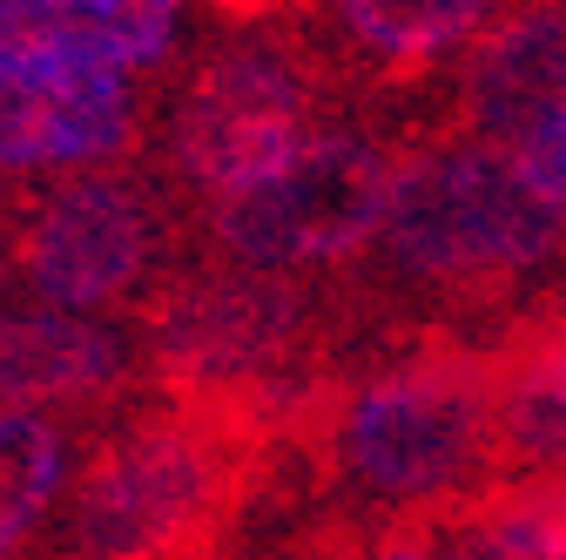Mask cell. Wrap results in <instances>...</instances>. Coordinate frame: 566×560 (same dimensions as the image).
<instances>
[{"label": "cell", "mask_w": 566, "mask_h": 560, "mask_svg": "<svg viewBox=\"0 0 566 560\" xmlns=\"http://www.w3.org/2000/svg\"><path fill=\"white\" fill-rule=\"evenodd\" d=\"M256 405H169L115 433L75 494V560H196L237 500Z\"/></svg>", "instance_id": "cell-1"}, {"label": "cell", "mask_w": 566, "mask_h": 560, "mask_svg": "<svg viewBox=\"0 0 566 560\" xmlns=\"http://www.w3.org/2000/svg\"><path fill=\"white\" fill-rule=\"evenodd\" d=\"M331 453L365 494L391 507H459L465 486L500 453L492 426V359L418 352L344 398Z\"/></svg>", "instance_id": "cell-2"}, {"label": "cell", "mask_w": 566, "mask_h": 560, "mask_svg": "<svg viewBox=\"0 0 566 560\" xmlns=\"http://www.w3.org/2000/svg\"><path fill=\"white\" fill-rule=\"evenodd\" d=\"M378 243L411 277H506L566 243V209L492 143H446L391 169Z\"/></svg>", "instance_id": "cell-3"}, {"label": "cell", "mask_w": 566, "mask_h": 560, "mask_svg": "<svg viewBox=\"0 0 566 560\" xmlns=\"http://www.w3.org/2000/svg\"><path fill=\"white\" fill-rule=\"evenodd\" d=\"M391 203V163L358 135H304L270 176L250 189L209 203L217 209V243L243 270H297V263H337L365 250L385 230Z\"/></svg>", "instance_id": "cell-4"}, {"label": "cell", "mask_w": 566, "mask_h": 560, "mask_svg": "<svg viewBox=\"0 0 566 560\" xmlns=\"http://www.w3.org/2000/svg\"><path fill=\"white\" fill-rule=\"evenodd\" d=\"M304 304L263 270H223L176 284L149 324L163 385L182 405H256L263 372L291 352Z\"/></svg>", "instance_id": "cell-5"}, {"label": "cell", "mask_w": 566, "mask_h": 560, "mask_svg": "<svg viewBox=\"0 0 566 560\" xmlns=\"http://www.w3.org/2000/svg\"><path fill=\"white\" fill-rule=\"evenodd\" d=\"M304 115H311V89L291 54L230 48L202 68L176 108V163L209 203H223L304 143L311 135Z\"/></svg>", "instance_id": "cell-6"}, {"label": "cell", "mask_w": 566, "mask_h": 560, "mask_svg": "<svg viewBox=\"0 0 566 560\" xmlns=\"http://www.w3.org/2000/svg\"><path fill=\"white\" fill-rule=\"evenodd\" d=\"M149 203H142L128 183L108 176H75L48 196V209L34 217L21 263H28V284L41 291V304L54 311H95L115 304L142 270H149Z\"/></svg>", "instance_id": "cell-7"}, {"label": "cell", "mask_w": 566, "mask_h": 560, "mask_svg": "<svg viewBox=\"0 0 566 560\" xmlns=\"http://www.w3.org/2000/svg\"><path fill=\"white\" fill-rule=\"evenodd\" d=\"M135 143V89L102 68H0V169H95Z\"/></svg>", "instance_id": "cell-8"}, {"label": "cell", "mask_w": 566, "mask_h": 560, "mask_svg": "<svg viewBox=\"0 0 566 560\" xmlns=\"http://www.w3.org/2000/svg\"><path fill=\"white\" fill-rule=\"evenodd\" d=\"M182 0H0V68H156Z\"/></svg>", "instance_id": "cell-9"}, {"label": "cell", "mask_w": 566, "mask_h": 560, "mask_svg": "<svg viewBox=\"0 0 566 560\" xmlns=\"http://www.w3.org/2000/svg\"><path fill=\"white\" fill-rule=\"evenodd\" d=\"M465 108L492 149H520L526 135L566 115V8H533L492 28L472 54Z\"/></svg>", "instance_id": "cell-10"}, {"label": "cell", "mask_w": 566, "mask_h": 560, "mask_svg": "<svg viewBox=\"0 0 566 560\" xmlns=\"http://www.w3.org/2000/svg\"><path fill=\"white\" fill-rule=\"evenodd\" d=\"M128 372V344L115 324L82 311H0V412H34L61 398H95Z\"/></svg>", "instance_id": "cell-11"}, {"label": "cell", "mask_w": 566, "mask_h": 560, "mask_svg": "<svg viewBox=\"0 0 566 560\" xmlns=\"http://www.w3.org/2000/svg\"><path fill=\"white\" fill-rule=\"evenodd\" d=\"M492 426L500 459L533 479H566V324L520 331L492 359Z\"/></svg>", "instance_id": "cell-12"}, {"label": "cell", "mask_w": 566, "mask_h": 560, "mask_svg": "<svg viewBox=\"0 0 566 560\" xmlns=\"http://www.w3.org/2000/svg\"><path fill=\"white\" fill-rule=\"evenodd\" d=\"M439 520V560H566V479H513Z\"/></svg>", "instance_id": "cell-13"}, {"label": "cell", "mask_w": 566, "mask_h": 560, "mask_svg": "<svg viewBox=\"0 0 566 560\" xmlns=\"http://www.w3.org/2000/svg\"><path fill=\"white\" fill-rule=\"evenodd\" d=\"M344 34L391 68H424L465 48L500 0H331Z\"/></svg>", "instance_id": "cell-14"}, {"label": "cell", "mask_w": 566, "mask_h": 560, "mask_svg": "<svg viewBox=\"0 0 566 560\" xmlns=\"http://www.w3.org/2000/svg\"><path fill=\"white\" fill-rule=\"evenodd\" d=\"M67 479V439L41 412H0V560H14L21 540L41 527Z\"/></svg>", "instance_id": "cell-15"}, {"label": "cell", "mask_w": 566, "mask_h": 560, "mask_svg": "<svg viewBox=\"0 0 566 560\" xmlns=\"http://www.w3.org/2000/svg\"><path fill=\"white\" fill-rule=\"evenodd\" d=\"M506 156H513V163H520V169H526V176H533L559 209H566V115H559V122H546L539 135H526V143H520V149H506Z\"/></svg>", "instance_id": "cell-16"}]
</instances>
